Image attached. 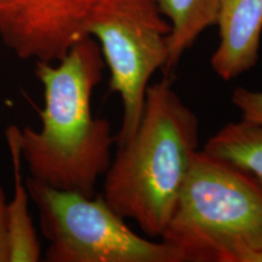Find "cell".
Segmentation results:
<instances>
[{
    "label": "cell",
    "mask_w": 262,
    "mask_h": 262,
    "mask_svg": "<svg viewBox=\"0 0 262 262\" xmlns=\"http://www.w3.org/2000/svg\"><path fill=\"white\" fill-rule=\"evenodd\" d=\"M215 26L219 45L210 64L214 73L231 81L258 62L262 35V0H217Z\"/></svg>",
    "instance_id": "obj_7"
},
{
    "label": "cell",
    "mask_w": 262,
    "mask_h": 262,
    "mask_svg": "<svg viewBox=\"0 0 262 262\" xmlns=\"http://www.w3.org/2000/svg\"><path fill=\"white\" fill-rule=\"evenodd\" d=\"M0 262H9L8 228H6V198L0 186Z\"/></svg>",
    "instance_id": "obj_12"
},
{
    "label": "cell",
    "mask_w": 262,
    "mask_h": 262,
    "mask_svg": "<svg viewBox=\"0 0 262 262\" xmlns=\"http://www.w3.org/2000/svg\"><path fill=\"white\" fill-rule=\"evenodd\" d=\"M199 119L169 77L149 84L140 124L118 146L104 173L102 196L125 220L160 238L199 148Z\"/></svg>",
    "instance_id": "obj_2"
},
{
    "label": "cell",
    "mask_w": 262,
    "mask_h": 262,
    "mask_svg": "<svg viewBox=\"0 0 262 262\" xmlns=\"http://www.w3.org/2000/svg\"><path fill=\"white\" fill-rule=\"evenodd\" d=\"M233 106L245 122L262 124V91L235 88L231 97Z\"/></svg>",
    "instance_id": "obj_11"
},
{
    "label": "cell",
    "mask_w": 262,
    "mask_h": 262,
    "mask_svg": "<svg viewBox=\"0 0 262 262\" xmlns=\"http://www.w3.org/2000/svg\"><path fill=\"white\" fill-rule=\"evenodd\" d=\"M158 5L171 26L169 58L163 70L169 77L202 33L215 26L217 0H158Z\"/></svg>",
    "instance_id": "obj_9"
},
{
    "label": "cell",
    "mask_w": 262,
    "mask_h": 262,
    "mask_svg": "<svg viewBox=\"0 0 262 262\" xmlns=\"http://www.w3.org/2000/svg\"><path fill=\"white\" fill-rule=\"evenodd\" d=\"M19 133L15 124L5 131L14 175V194L11 202L6 203L9 262H37L41 258V249L29 214V192L22 176Z\"/></svg>",
    "instance_id": "obj_8"
},
{
    "label": "cell",
    "mask_w": 262,
    "mask_h": 262,
    "mask_svg": "<svg viewBox=\"0 0 262 262\" xmlns=\"http://www.w3.org/2000/svg\"><path fill=\"white\" fill-rule=\"evenodd\" d=\"M100 45L90 35L74 42L60 61L35 62L44 89L38 130L19 133L29 179L60 189L95 195L97 180L112 162L116 137L106 118L93 116L91 97L103 77Z\"/></svg>",
    "instance_id": "obj_1"
},
{
    "label": "cell",
    "mask_w": 262,
    "mask_h": 262,
    "mask_svg": "<svg viewBox=\"0 0 262 262\" xmlns=\"http://www.w3.org/2000/svg\"><path fill=\"white\" fill-rule=\"evenodd\" d=\"M98 0H0V39L16 56L60 61L85 37Z\"/></svg>",
    "instance_id": "obj_6"
},
{
    "label": "cell",
    "mask_w": 262,
    "mask_h": 262,
    "mask_svg": "<svg viewBox=\"0 0 262 262\" xmlns=\"http://www.w3.org/2000/svg\"><path fill=\"white\" fill-rule=\"evenodd\" d=\"M49 262H185L178 249L143 238L126 225L102 195L60 191L27 179Z\"/></svg>",
    "instance_id": "obj_4"
},
{
    "label": "cell",
    "mask_w": 262,
    "mask_h": 262,
    "mask_svg": "<svg viewBox=\"0 0 262 262\" xmlns=\"http://www.w3.org/2000/svg\"><path fill=\"white\" fill-rule=\"evenodd\" d=\"M249 262H262V251L253 255V256L250 257V260H249Z\"/></svg>",
    "instance_id": "obj_13"
},
{
    "label": "cell",
    "mask_w": 262,
    "mask_h": 262,
    "mask_svg": "<svg viewBox=\"0 0 262 262\" xmlns=\"http://www.w3.org/2000/svg\"><path fill=\"white\" fill-rule=\"evenodd\" d=\"M170 32L158 0H98L88 18L85 34L100 45L110 70L108 90L123 103L118 146L134 136L150 79L168 63Z\"/></svg>",
    "instance_id": "obj_5"
},
{
    "label": "cell",
    "mask_w": 262,
    "mask_h": 262,
    "mask_svg": "<svg viewBox=\"0 0 262 262\" xmlns=\"http://www.w3.org/2000/svg\"><path fill=\"white\" fill-rule=\"evenodd\" d=\"M160 239L185 262H249L262 251V189L199 149Z\"/></svg>",
    "instance_id": "obj_3"
},
{
    "label": "cell",
    "mask_w": 262,
    "mask_h": 262,
    "mask_svg": "<svg viewBox=\"0 0 262 262\" xmlns=\"http://www.w3.org/2000/svg\"><path fill=\"white\" fill-rule=\"evenodd\" d=\"M202 150L242 170L262 189V124L243 119L226 124Z\"/></svg>",
    "instance_id": "obj_10"
}]
</instances>
